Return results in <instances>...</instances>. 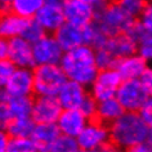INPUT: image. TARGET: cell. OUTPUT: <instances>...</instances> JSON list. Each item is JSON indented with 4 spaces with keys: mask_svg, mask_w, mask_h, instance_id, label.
<instances>
[{
    "mask_svg": "<svg viewBox=\"0 0 152 152\" xmlns=\"http://www.w3.org/2000/svg\"><path fill=\"white\" fill-rule=\"evenodd\" d=\"M150 125L139 112L125 111L116 121L110 124L111 142L116 150L133 151L148 139Z\"/></svg>",
    "mask_w": 152,
    "mask_h": 152,
    "instance_id": "obj_1",
    "label": "cell"
},
{
    "mask_svg": "<svg viewBox=\"0 0 152 152\" xmlns=\"http://www.w3.org/2000/svg\"><path fill=\"white\" fill-rule=\"evenodd\" d=\"M67 79L77 81L89 88L94 81L99 68L96 61V49L90 45H80L64 52L59 62Z\"/></svg>",
    "mask_w": 152,
    "mask_h": 152,
    "instance_id": "obj_2",
    "label": "cell"
},
{
    "mask_svg": "<svg viewBox=\"0 0 152 152\" xmlns=\"http://www.w3.org/2000/svg\"><path fill=\"white\" fill-rule=\"evenodd\" d=\"M94 21L108 36H113L129 32V30L137 22V18L125 12L119 3L113 0V1H108L103 8L97 10Z\"/></svg>",
    "mask_w": 152,
    "mask_h": 152,
    "instance_id": "obj_3",
    "label": "cell"
},
{
    "mask_svg": "<svg viewBox=\"0 0 152 152\" xmlns=\"http://www.w3.org/2000/svg\"><path fill=\"white\" fill-rule=\"evenodd\" d=\"M80 151L83 152H104L116 150L111 142L110 125L98 119H92L77 137Z\"/></svg>",
    "mask_w": 152,
    "mask_h": 152,
    "instance_id": "obj_4",
    "label": "cell"
},
{
    "mask_svg": "<svg viewBox=\"0 0 152 152\" xmlns=\"http://www.w3.org/2000/svg\"><path fill=\"white\" fill-rule=\"evenodd\" d=\"M34 70V94L57 96L67 76L59 64H37Z\"/></svg>",
    "mask_w": 152,
    "mask_h": 152,
    "instance_id": "obj_5",
    "label": "cell"
},
{
    "mask_svg": "<svg viewBox=\"0 0 152 152\" xmlns=\"http://www.w3.org/2000/svg\"><path fill=\"white\" fill-rule=\"evenodd\" d=\"M116 98L125 111L139 112L144 102L147 101L148 93L144 89L140 79H132V80H123L116 93Z\"/></svg>",
    "mask_w": 152,
    "mask_h": 152,
    "instance_id": "obj_6",
    "label": "cell"
},
{
    "mask_svg": "<svg viewBox=\"0 0 152 152\" xmlns=\"http://www.w3.org/2000/svg\"><path fill=\"white\" fill-rule=\"evenodd\" d=\"M121 83H123V77L116 68L99 70L92 85L89 86V93L98 102L108 99V98L116 97Z\"/></svg>",
    "mask_w": 152,
    "mask_h": 152,
    "instance_id": "obj_7",
    "label": "cell"
},
{
    "mask_svg": "<svg viewBox=\"0 0 152 152\" xmlns=\"http://www.w3.org/2000/svg\"><path fill=\"white\" fill-rule=\"evenodd\" d=\"M34 99L31 96H8L0 101V126H5L12 119L32 116Z\"/></svg>",
    "mask_w": 152,
    "mask_h": 152,
    "instance_id": "obj_8",
    "label": "cell"
},
{
    "mask_svg": "<svg viewBox=\"0 0 152 152\" xmlns=\"http://www.w3.org/2000/svg\"><path fill=\"white\" fill-rule=\"evenodd\" d=\"M35 63L37 64H59L64 54V49L57 40L54 34H45L39 41L32 44Z\"/></svg>",
    "mask_w": 152,
    "mask_h": 152,
    "instance_id": "obj_9",
    "label": "cell"
},
{
    "mask_svg": "<svg viewBox=\"0 0 152 152\" xmlns=\"http://www.w3.org/2000/svg\"><path fill=\"white\" fill-rule=\"evenodd\" d=\"M62 111L63 107L57 96H36L31 117L36 124L57 123Z\"/></svg>",
    "mask_w": 152,
    "mask_h": 152,
    "instance_id": "obj_10",
    "label": "cell"
},
{
    "mask_svg": "<svg viewBox=\"0 0 152 152\" xmlns=\"http://www.w3.org/2000/svg\"><path fill=\"white\" fill-rule=\"evenodd\" d=\"M7 58L12 61L17 67L34 68L36 66L32 44L26 40L23 36L8 39V57Z\"/></svg>",
    "mask_w": 152,
    "mask_h": 152,
    "instance_id": "obj_11",
    "label": "cell"
},
{
    "mask_svg": "<svg viewBox=\"0 0 152 152\" xmlns=\"http://www.w3.org/2000/svg\"><path fill=\"white\" fill-rule=\"evenodd\" d=\"M63 13L66 22L86 26L96 20L97 10L93 5L84 0H66L63 3Z\"/></svg>",
    "mask_w": 152,
    "mask_h": 152,
    "instance_id": "obj_12",
    "label": "cell"
},
{
    "mask_svg": "<svg viewBox=\"0 0 152 152\" xmlns=\"http://www.w3.org/2000/svg\"><path fill=\"white\" fill-rule=\"evenodd\" d=\"M9 96H32L34 94V70L17 67L5 85L1 86Z\"/></svg>",
    "mask_w": 152,
    "mask_h": 152,
    "instance_id": "obj_13",
    "label": "cell"
},
{
    "mask_svg": "<svg viewBox=\"0 0 152 152\" xmlns=\"http://www.w3.org/2000/svg\"><path fill=\"white\" fill-rule=\"evenodd\" d=\"M35 20L39 22L47 34H54L66 22L63 5L52 1H45V4L41 7V9L35 16Z\"/></svg>",
    "mask_w": 152,
    "mask_h": 152,
    "instance_id": "obj_14",
    "label": "cell"
},
{
    "mask_svg": "<svg viewBox=\"0 0 152 152\" xmlns=\"http://www.w3.org/2000/svg\"><path fill=\"white\" fill-rule=\"evenodd\" d=\"M88 89L89 88H86L80 83L67 79V81L59 89L57 97L63 108H80L83 102L89 94Z\"/></svg>",
    "mask_w": 152,
    "mask_h": 152,
    "instance_id": "obj_15",
    "label": "cell"
},
{
    "mask_svg": "<svg viewBox=\"0 0 152 152\" xmlns=\"http://www.w3.org/2000/svg\"><path fill=\"white\" fill-rule=\"evenodd\" d=\"M89 123V119L79 108H63L57 125L62 134L77 137Z\"/></svg>",
    "mask_w": 152,
    "mask_h": 152,
    "instance_id": "obj_16",
    "label": "cell"
},
{
    "mask_svg": "<svg viewBox=\"0 0 152 152\" xmlns=\"http://www.w3.org/2000/svg\"><path fill=\"white\" fill-rule=\"evenodd\" d=\"M54 36L62 45L64 52L77 48L80 45H85L84 26H79L71 22H64L54 32Z\"/></svg>",
    "mask_w": 152,
    "mask_h": 152,
    "instance_id": "obj_17",
    "label": "cell"
},
{
    "mask_svg": "<svg viewBox=\"0 0 152 152\" xmlns=\"http://www.w3.org/2000/svg\"><path fill=\"white\" fill-rule=\"evenodd\" d=\"M148 62L142 58L138 53L132 56H126L117 59L115 68L119 71L123 80H132V79H140L143 72L147 70Z\"/></svg>",
    "mask_w": 152,
    "mask_h": 152,
    "instance_id": "obj_18",
    "label": "cell"
},
{
    "mask_svg": "<svg viewBox=\"0 0 152 152\" xmlns=\"http://www.w3.org/2000/svg\"><path fill=\"white\" fill-rule=\"evenodd\" d=\"M30 18H25L20 14L4 10L0 20V35L4 39H12L16 36H22Z\"/></svg>",
    "mask_w": 152,
    "mask_h": 152,
    "instance_id": "obj_19",
    "label": "cell"
},
{
    "mask_svg": "<svg viewBox=\"0 0 152 152\" xmlns=\"http://www.w3.org/2000/svg\"><path fill=\"white\" fill-rule=\"evenodd\" d=\"M103 48H107L117 59L137 53V41L128 32L110 36Z\"/></svg>",
    "mask_w": 152,
    "mask_h": 152,
    "instance_id": "obj_20",
    "label": "cell"
},
{
    "mask_svg": "<svg viewBox=\"0 0 152 152\" xmlns=\"http://www.w3.org/2000/svg\"><path fill=\"white\" fill-rule=\"evenodd\" d=\"M61 135V130L57 123H40L35 125L32 138L39 147V151H50L52 144Z\"/></svg>",
    "mask_w": 152,
    "mask_h": 152,
    "instance_id": "obj_21",
    "label": "cell"
},
{
    "mask_svg": "<svg viewBox=\"0 0 152 152\" xmlns=\"http://www.w3.org/2000/svg\"><path fill=\"white\" fill-rule=\"evenodd\" d=\"M128 34L137 41V53L148 63H152V32H148L137 20Z\"/></svg>",
    "mask_w": 152,
    "mask_h": 152,
    "instance_id": "obj_22",
    "label": "cell"
},
{
    "mask_svg": "<svg viewBox=\"0 0 152 152\" xmlns=\"http://www.w3.org/2000/svg\"><path fill=\"white\" fill-rule=\"evenodd\" d=\"M124 112H125V110L121 106L119 99L116 97H112V98H108V99H103V101L98 102L96 119L110 125L119 119Z\"/></svg>",
    "mask_w": 152,
    "mask_h": 152,
    "instance_id": "obj_23",
    "label": "cell"
},
{
    "mask_svg": "<svg viewBox=\"0 0 152 152\" xmlns=\"http://www.w3.org/2000/svg\"><path fill=\"white\" fill-rule=\"evenodd\" d=\"M44 4L45 0H12L5 10L14 12L25 18H35Z\"/></svg>",
    "mask_w": 152,
    "mask_h": 152,
    "instance_id": "obj_24",
    "label": "cell"
},
{
    "mask_svg": "<svg viewBox=\"0 0 152 152\" xmlns=\"http://www.w3.org/2000/svg\"><path fill=\"white\" fill-rule=\"evenodd\" d=\"M36 123L32 117L12 119L1 130H5L9 137H32Z\"/></svg>",
    "mask_w": 152,
    "mask_h": 152,
    "instance_id": "obj_25",
    "label": "cell"
},
{
    "mask_svg": "<svg viewBox=\"0 0 152 152\" xmlns=\"http://www.w3.org/2000/svg\"><path fill=\"white\" fill-rule=\"evenodd\" d=\"M39 147L32 137H10L8 152H36Z\"/></svg>",
    "mask_w": 152,
    "mask_h": 152,
    "instance_id": "obj_26",
    "label": "cell"
},
{
    "mask_svg": "<svg viewBox=\"0 0 152 152\" xmlns=\"http://www.w3.org/2000/svg\"><path fill=\"white\" fill-rule=\"evenodd\" d=\"M79 151H80V147H79L77 138L61 133V135L52 144L49 152H79Z\"/></svg>",
    "mask_w": 152,
    "mask_h": 152,
    "instance_id": "obj_27",
    "label": "cell"
},
{
    "mask_svg": "<svg viewBox=\"0 0 152 152\" xmlns=\"http://www.w3.org/2000/svg\"><path fill=\"white\" fill-rule=\"evenodd\" d=\"M45 30L41 27L40 23L37 22L35 18H30L28 20V23L26 26L23 34H22V36L25 37L27 41H30L31 44H35L36 41H39L41 37L45 35Z\"/></svg>",
    "mask_w": 152,
    "mask_h": 152,
    "instance_id": "obj_28",
    "label": "cell"
},
{
    "mask_svg": "<svg viewBox=\"0 0 152 152\" xmlns=\"http://www.w3.org/2000/svg\"><path fill=\"white\" fill-rule=\"evenodd\" d=\"M96 61H97V66L99 70L115 68L116 63H117V58L107 48L96 49Z\"/></svg>",
    "mask_w": 152,
    "mask_h": 152,
    "instance_id": "obj_29",
    "label": "cell"
},
{
    "mask_svg": "<svg viewBox=\"0 0 152 152\" xmlns=\"http://www.w3.org/2000/svg\"><path fill=\"white\" fill-rule=\"evenodd\" d=\"M117 3L121 5L125 12H128L132 17L138 18L140 13L143 12L144 7L147 5V0H116Z\"/></svg>",
    "mask_w": 152,
    "mask_h": 152,
    "instance_id": "obj_30",
    "label": "cell"
},
{
    "mask_svg": "<svg viewBox=\"0 0 152 152\" xmlns=\"http://www.w3.org/2000/svg\"><path fill=\"white\" fill-rule=\"evenodd\" d=\"M97 108H98V101L89 93L79 110H80L89 120H92V119H96V116H97Z\"/></svg>",
    "mask_w": 152,
    "mask_h": 152,
    "instance_id": "obj_31",
    "label": "cell"
},
{
    "mask_svg": "<svg viewBox=\"0 0 152 152\" xmlns=\"http://www.w3.org/2000/svg\"><path fill=\"white\" fill-rule=\"evenodd\" d=\"M16 68L17 66L10 59H0V84H1V86L5 85V83L9 80V77L14 74Z\"/></svg>",
    "mask_w": 152,
    "mask_h": 152,
    "instance_id": "obj_32",
    "label": "cell"
},
{
    "mask_svg": "<svg viewBox=\"0 0 152 152\" xmlns=\"http://www.w3.org/2000/svg\"><path fill=\"white\" fill-rule=\"evenodd\" d=\"M137 20H138V22L148 32H152V0L147 3L143 12L140 13V16L137 18Z\"/></svg>",
    "mask_w": 152,
    "mask_h": 152,
    "instance_id": "obj_33",
    "label": "cell"
},
{
    "mask_svg": "<svg viewBox=\"0 0 152 152\" xmlns=\"http://www.w3.org/2000/svg\"><path fill=\"white\" fill-rule=\"evenodd\" d=\"M139 113L142 115L143 119L148 123V125L152 123V96H148L147 101L144 102V104H143V107L140 108Z\"/></svg>",
    "mask_w": 152,
    "mask_h": 152,
    "instance_id": "obj_34",
    "label": "cell"
},
{
    "mask_svg": "<svg viewBox=\"0 0 152 152\" xmlns=\"http://www.w3.org/2000/svg\"><path fill=\"white\" fill-rule=\"evenodd\" d=\"M140 81L147 90L148 96H152V67H147V70L140 76Z\"/></svg>",
    "mask_w": 152,
    "mask_h": 152,
    "instance_id": "obj_35",
    "label": "cell"
},
{
    "mask_svg": "<svg viewBox=\"0 0 152 152\" xmlns=\"http://www.w3.org/2000/svg\"><path fill=\"white\" fill-rule=\"evenodd\" d=\"M9 134L5 130H1L0 133V151L8 152V144H9Z\"/></svg>",
    "mask_w": 152,
    "mask_h": 152,
    "instance_id": "obj_36",
    "label": "cell"
},
{
    "mask_svg": "<svg viewBox=\"0 0 152 152\" xmlns=\"http://www.w3.org/2000/svg\"><path fill=\"white\" fill-rule=\"evenodd\" d=\"M133 151L134 152H152V143L150 140H144L140 144H138L137 147L133 148Z\"/></svg>",
    "mask_w": 152,
    "mask_h": 152,
    "instance_id": "obj_37",
    "label": "cell"
},
{
    "mask_svg": "<svg viewBox=\"0 0 152 152\" xmlns=\"http://www.w3.org/2000/svg\"><path fill=\"white\" fill-rule=\"evenodd\" d=\"M7 57H8V39L1 37V41H0V58L4 59Z\"/></svg>",
    "mask_w": 152,
    "mask_h": 152,
    "instance_id": "obj_38",
    "label": "cell"
},
{
    "mask_svg": "<svg viewBox=\"0 0 152 152\" xmlns=\"http://www.w3.org/2000/svg\"><path fill=\"white\" fill-rule=\"evenodd\" d=\"M84 1L89 3L90 5H93L96 10H99L101 8H103V7L108 3V0H84Z\"/></svg>",
    "mask_w": 152,
    "mask_h": 152,
    "instance_id": "obj_39",
    "label": "cell"
},
{
    "mask_svg": "<svg viewBox=\"0 0 152 152\" xmlns=\"http://www.w3.org/2000/svg\"><path fill=\"white\" fill-rule=\"evenodd\" d=\"M12 1V0H0V4H1V8H3V12L7 9V7H8V4Z\"/></svg>",
    "mask_w": 152,
    "mask_h": 152,
    "instance_id": "obj_40",
    "label": "cell"
},
{
    "mask_svg": "<svg viewBox=\"0 0 152 152\" xmlns=\"http://www.w3.org/2000/svg\"><path fill=\"white\" fill-rule=\"evenodd\" d=\"M148 140L152 143V123L150 124V130H148Z\"/></svg>",
    "mask_w": 152,
    "mask_h": 152,
    "instance_id": "obj_41",
    "label": "cell"
},
{
    "mask_svg": "<svg viewBox=\"0 0 152 152\" xmlns=\"http://www.w3.org/2000/svg\"><path fill=\"white\" fill-rule=\"evenodd\" d=\"M45 1H52V3H57V4H62L66 1V0H45Z\"/></svg>",
    "mask_w": 152,
    "mask_h": 152,
    "instance_id": "obj_42",
    "label": "cell"
}]
</instances>
